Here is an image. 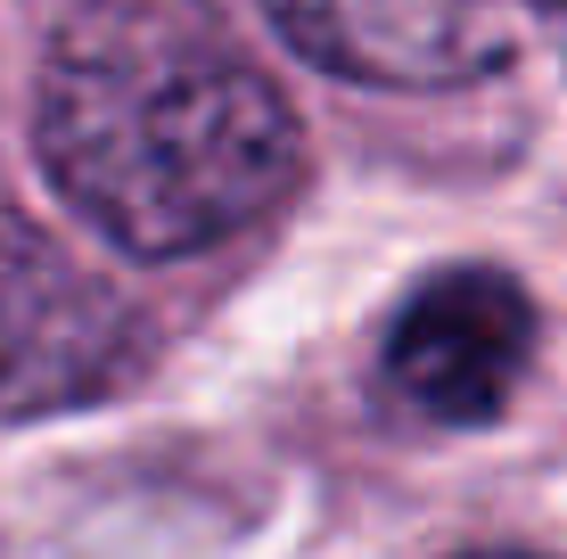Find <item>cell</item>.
Masks as SVG:
<instances>
[{"label": "cell", "mask_w": 567, "mask_h": 559, "mask_svg": "<svg viewBox=\"0 0 567 559\" xmlns=\"http://www.w3.org/2000/svg\"><path fill=\"white\" fill-rule=\"evenodd\" d=\"M33 148L58 198L148 263L206 256L297 189L305 132L206 0H74Z\"/></svg>", "instance_id": "cell-1"}, {"label": "cell", "mask_w": 567, "mask_h": 559, "mask_svg": "<svg viewBox=\"0 0 567 559\" xmlns=\"http://www.w3.org/2000/svg\"><path fill=\"white\" fill-rule=\"evenodd\" d=\"M321 74L379 91H453L502 74L559 0H264Z\"/></svg>", "instance_id": "cell-2"}, {"label": "cell", "mask_w": 567, "mask_h": 559, "mask_svg": "<svg viewBox=\"0 0 567 559\" xmlns=\"http://www.w3.org/2000/svg\"><path fill=\"white\" fill-rule=\"evenodd\" d=\"M132 362V304L50 239L0 222V420L107 395Z\"/></svg>", "instance_id": "cell-3"}, {"label": "cell", "mask_w": 567, "mask_h": 559, "mask_svg": "<svg viewBox=\"0 0 567 559\" xmlns=\"http://www.w3.org/2000/svg\"><path fill=\"white\" fill-rule=\"evenodd\" d=\"M526 362H535L526 288L494 263H461V272H436L403 297V313L386 321L379 371L403 412L444 420V428H477L518 395Z\"/></svg>", "instance_id": "cell-4"}, {"label": "cell", "mask_w": 567, "mask_h": 559, "mask_svg": "<svg viewBox=\"0 0 567 559\" xmlns=\"http://www.w3.org/2000/svg\"><path fill=\"white\" fill-rule=\"evenodd\" d=\"M468 559H543V551H468Z\"/></svg>", "instance_id": "cell-5"}]
</instances>
